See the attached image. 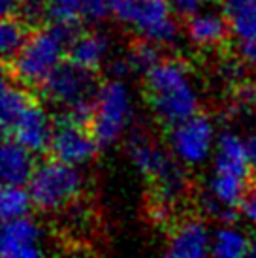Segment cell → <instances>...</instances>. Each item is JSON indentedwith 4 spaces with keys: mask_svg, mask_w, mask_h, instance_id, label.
<instances>
[{
    "mask_svg": "<svg viewBox=\"0 0 256 258\" xmlns=\"http://www.w3.org/2000/svg\"><path fill=\"white\" fill-rule=\"evenodd\" d=\"M149 106L158 121L173 126L200 111V94L181 60L160 58L145 74Z\"/></svg>",
    "mask_w": 256,
    "mask_h": 258,
    "instance_id": "obj_1",
    "label": "cell"
},
{
    "mask_svg": "<svg viewBox=\"0 0 256 258\" xmlns=\"http://www.w3.org/2000/svg\"><path fill=\"white\" fill-rule=\"evenodd\" d=\"M76 36V25L53 21L45 29L30 32L19 53L12 58V74L23 85L40 87L64 62V55H68Z\"/></svg>",
    "mask_w": 256,
    "mask_h": 258,
    "instance_id": "obj_2",
    "label": "cell"
},
{
    "mask_svg": "<svg viewBox=\"0 0 256 258\" xmlns=\"http://www.w3.org/2000/svg\"><path fill=\"white\" fill-rule=\"evenodd\" d=\"M126 153L136 170L143 177L153 181L162 206L171 200H177L185 192L186 173L181 166L183 162L173 153H168L140 132H134L128 140Z\"/></svg>",
    "mask_w": 256,
    "mask_h": 258,
    "instance_id": "obj_3",
    "label": "cell"
},
{
    "mask_svg": "<svg viewBox=\"0 0 256 258\" xmlns=\"http://www.w3.org/2000/svg\"><path fill=\"white\" fill-rule=\"evenodd\" d=\"M134 102L124 79L109 78L94 94L93 130L100 147H111L121 140L132 124Z\"/></svg>",
    "mask_w": 256,
    "mask_h": 258,
    "instance_id": "obj_4",
    "label": "cell"
},
{
    "mask_svg": "<svg viewBox=\"0 0 256 258\" xmlns=\"http://www.w3.org/2000/svg\"><path fill=\"white\" fill-rule=\"evenodd\" d=\"M111 15L143 40L171 43L177 38V21L170 0H111Z\"/></svg>",
    "mask_w": 256,
    "mask_h": 258,
    "instance_id": "obj_5",
    "label": "cell"
},
{
    "mask_svg": "<svg viewBox=\"0 0 256 258\" xmlns=\"http://www.w3.org/2000/svg\"><path fill=\"white\" fill-rule=\"evenodd\" d=\"M27 188L38 209L58 211L70 206L79 196L83 188V175L79 172V166L53 158L36 166Z\"/></svg>",
    "mask_w": 256,
    "mask_h": 258,
    "instance_id": "obj_6",
    "label": "cell"
},
{
    "mask_svg": "<svg viewBox=\"0 0 256 258\" xmlns=\"http://www.w3.org/2000/svg\"><path fill=\"white\" fill-rule=\"evenodd\" d=\"M217 132L211 119L198 111L170 126V151L185 166H200L215 153Z\"/></svg>",
    "mask_w": 256,
    "mask_h": 258,
    "instance_id": "obj_7",
    "label": "cell"
},
{
    "mask_svg": "<svg viewBox=\"0 0 256 258\" xmlns=\"http://www.w3.org/2000/svg\"><path fill=\"white\" fill-rule=\"evenodd\" d=\"M40 87L43 96L60 108H72L81 102L94 100L98 91L94 72L74 64L72 60L62 62Z\"/></svg>",
    "mask_w": 256,
    "mask_h": 258,
    "instance_id": "obj_8",
    "label": "cell"
},
{
    "mask_svg": "<svg viewBox=\"0 0 256 258\" xmlns=\"http://www.w3.org/2000/svg\"><path fill=\"white\" fill-rule=\"evenodd\" d=\"M53 121H55V126H53V136L49 142V153L53 155V158L72 166L89 164L100 149L93 130H89V126L68 121L60 115H57Z\"/></svg>",
    "mask_w": 256,
    "mask_h": 258,
    "instance_id": "obj_9",
    "label": "cell"
},
{
    "mask_svg": "<svg viewBox=\"0 0 256 258\" xmlns=\"http://www.w3.org/2000/svg\"><path fill=\"white\" fill-rule=\"evenodd\" d=\"M42 252V228L34 219L27 215L0 222V256L30 258Z\"/></svg>",
    "mask_w": 256,
    "mask_h": 258,
    "instance_id": "obj_10",
    "label": "cell"
},
{
    "mask_svg": "<svg viewBox=\"0 0 256 258\" xmlns=\"http://www.w3.org/2000/svg\"><path fill=\"white\" fill-rule=\"evenodd\" d=\"M53 126H55V121L49 117V113L32 100L29 108L17 117V121L12 124L10 130L17 142H21L36 155V153L49 151Z\"/></svg>",
    "mask_w": 256,
    "mask_h": 258,
    "instance_id": "obj_11",
    "label": "cell"
},
{
    "mask_svg": "<svg viewBox=\"0 0 256 258\" xmlns=\"http://www.w3.org/2000/svg\"><path fill=\"white\" fill-rule=\"evenodd\" d=\"M213 234L200 219H186L173 228L166 254L173 258H202L211 254Z\"/></svg>",
    "mask_w": 256,
    "mask_h": 258,
    "instance_id": "obj_12",
    "label": "cell"
},
{
    "mask_svg": "<svg viewBox=\"0 0 256 258\" xmlns=\"http://www.w3.org/2000/svg\"><path fill=\"white\" fill-rule=\"evenodd\" d=\"M34 153L15 138L0 140V183L25 185L34 172Z\"/></svg>",
    "mask_w": 256,
    "mask_h": 258,
    "instance_id": "obj_13",
    "label": "cell"
},
{
    "mask_svg": "<svg viewBox=\"0 0 256 258\" xmlns=\"http://www.w3.org/2000/svg\"><path fill=\"white\" fill-rule=\"evenodd\" d=\"M215 172L235 173L241 177H249L250 157L247 149V140L232 130H224L217 136V145L213 153Z\"/></svg>",
    "mask_w": 256,
    "mask_h": 258,
    "instance_id": "obj_14",
    "label": "cell"
},
{
    "mask_svg": "<svg viewBox=\"0 0 256 258\" xmlns=\"http://www.w3.org/2000/svg\"><path fill=\"white\" fill-rule=\"evenodd\" d=\"M111 49V40L104 32H83L72 40L70 49H68V60L74 64L81 66L85 70L96 72L98 68L106 64Z\"/></svg>",
    "mask_w": 256,
    "mask_h": 258,
    "instance_id": "obj_15",
    "label": "cell"
},
{
    "mask_svg": "<svg viewBox=\"0 0 256 258\" xmlns=\"http://www.w3.org/2000/svg\"><path fill=\"white\" fill-rule=\"evenodd\" d=\"M230 27L224 14L198 12L186 19V38L198 47H215L226 40Z\"/></svg>",
    "mask_w": 256,
    "mask_h": 258,
    "instance_id": "obj_16",
    "label": "cell"
},
{
    "mask_svg": "<svg viewBox=\"0 0 256 258\" xmlns=\"http://www.w3.org/2000/svg\"><path fill=\"white\" fill-rule=\"evenodd\" d=\"M230 32L239 42L256 43V0H221Z\"/></svg>",
    "mask_w": 256,
    "mask_h": 258,
    "instance_id": "obj_17",
    "label": "cell"
},
{
    "mask_svg": "<svg viewBox=\"0 0 256 258\" xmlns=\"http://www.w3.org/2000/svg\"><path fill=\"white\" fill-rule=\"evenodd\" d=\"M206 194H209L213 200L226 208H241L247 198V177L235 175V173L213 172L207 183Z\"/></svg>",
    "mask_w": 256,
    "mask_h": 258,
    "instance_id": "obj_18",
    "label": "cell"
},
{
    "mask_svg": "<svg viewBox=\"0 0 256 258\" xmlns=\"http://www.w3.org/2000/svg\"><path fill=\"white\" fill-rule=\"evenodd\" d=\"M250 239L243 230L235 228L232 222L222 224L213 234L211 254L219 258H239L249 254Z\"/></svg>",
    "mask_w": 256,
    "mask_h": 258,
    "instance_id": "obj_19",
    "label": "cell"
},
{
    "mask_svg": "<svg viewBox=\"0 0 256 258\" xmlns=\"http://www.w3.org/2000/svg\"><path fill=\"white\" fill-rule=\"evenodd\" d=\"M34 206L29 188L23 185L0 183V222L27 217Z\"/></svg>",
    "mask_w": 256,
    "mask_h": 258,
    "instance_id": "obj_20",
    "label": "cell"
},
{
    "mask_svg": "<svg viewBox=\"0 0 256 258\" xmlns=\"http://www.w3.org/2000/svg\"><path fill=\"white\" fill-rule=\"evenodd\" d=\"M30 94L17 85L4 83L0 85V121L12 128V124L17 121V117L30 106Z\"/></svg>",
    "mask_w": 256,
    "mask_h": 258,
    "instance_id": "obj_21",
    "label": "cell"
},
{
    "mask_svg": "<svg viewBox=\"0 0 256 258\" xmlns=\"http://www.w3.org/2000/svg\"><path fill=\"white\" fill-rule=\"evenodd\" d=\"M29 34L23 21L14 17H0V60L14 58Z\"/></svg>",
    "mask_w": 256,
    "mask_h": 258,
    "instance_id": "obj_22",
    "label": "cell"
},
{
    "mask_svg": "<svg viewBox=\"0 0 256 258\" xmlns=\"http://www.w3.org/2000/svg\"><path fill=\"white\" fill-rule=\"evenodd\" d=\"M157 45L158 43L142 38V42L134 43L124 53V60L130 68V74H143L145 76L153 66L157 64L160 60V53H158Z\"/></svg>",
    "mask_w": 256,
    "mask_h": 258,
    "instance_id": "obj_23",
    "label": "cell"
},
{
    "mask_svg": "<svg viewBox=\"0 0 256 258\" xmlns=\"http://www.w3.org/2000/svg\"><path fill=\"white\" fill-rule=\"evenodd\" d=\"M47 17L53 23L78 25L79 21H83L81 0H49L47 2Z\"/></svg>",
    "mask_w": 256,
    "mask_h": 258,
    "instance_id": "obj_24",
    "label": "cell"
},
{
    "mask_svg": "<svg viewBox=\"0 0 256 258\" xmlns=\"http://www.w3.org/2000/svg\"><path fill=\"white\" fill-rule=\"evenodd\" d=\"M81 15L87 23H100L111 15V0H81Z\"/></svg>",
    "mask_w": 256,
    "mask_h": 258,
    "instance_id": "obj_25",
    "label": "cell"
},
{
    "mask_svg": "<svg viewBox=\"0 0 256 258\" xmlns=\"http://www.w3.org/2000/svg\"><path fill=\"white\" fill-rule=\"evenodd\" d=\"M47 2L49 0H17L19 14L25 17V21H40L43 15H47Z\"/></svg>",
    "mask_w": 256,
    "mask_h": 258,
    "instance_id": "obj_26",
    "label": "cell"
},
{
    "mask_svg": "<svg viewBox=\"0 0 256 258\" xmlns=\"http://www.w3.org/2000/svg\"><path fill=\"white\" fill-rule=\"evenodd\" d=\"M171 8H173V12L175 15L179 17H192V15H196L198 12L204 10V4H206V0H170Z\"/></svg>",
    "mask_w": 256,
    "mask_h": 258,
    "instance_id": "obj_27",
    "label": "cell"
},
{
    "mask_svg": "<svg viewBox=\"0 0 256 258\" xmlns=\"http://www.w3.org/2000/svg\"><path fill=\"white\" fill-rule=\"evenodd\" d=\"M241 211H243V215H245V219H247L250 224L256 226V192L249 194V196L245 198V202H243V206H241Z\"/></svg>",
    "mask_w": 256,
    "mask_h": 258,
    "instance_id": "obj_28",
    "label": "cell"
},
{
    "mask_svg": "<svg viewBox=\"0 0 256 258\" xmlns=\"http://www.w3.org/2000/svg\"><path fill=\"white\" fill-rule=\"evenodd\" d=\"M241 55L252 66V74H254V83H256V43H245V45H241Z\"/></svg>",
    "mask_w": 256,
    "mask_h": 258,
    "instance_id": "obj_29",
    "label": "cell"
},
{
    "mask_svg": "<svg viewBox=\"0 0 256 258\" xmlns=\"http://www.w3.org/2000/svg\"><path fill=\"white\" fill-rule=\"evenodd\" d=\"M19 12L17 0H0V17H14Z\"/></svg>",
    "mask_w": 256,
    "mask_h": 258,
    "instance_id": "obj_30",
    "label": "cell"
},
{
    "mask_svg": "<svg viewBox=\"0 0 256 258\" xmlns=\"http://www.w3.org/2000/svg\"><path fill=\"white\" fill-rule=\"evenodd\" d=\"M247 149H249V157L252 166L256 168V130L250 132V136L247 138Z\"/></svg>",
    "mask_w": 256,
    "mask_h": 258,
    "instance_id": "obj_31",
    "label": "cell"
},
{
    "mask_svg": "<svg viewBox=\"0 0 256 258\" xmlns=\"http://www.w3.org/2000/svg\"><path fill=\"white\" fill-rule=\"evenodd\" d=\"M4 83H8L6 81V68L2 66V60H0V85H4Z\"/></svg>",
    "mask_w": 256,
    "mask_h": 258,
    "instance_id": "obj_32",
    "label": "cell"
},
{
    "mask_svg": "<svg viewBox=\"0 0 256 258\" xmlns=\"http://www.w3.org/2000/svg\"><path fill=\"white\" fill-rule=\"evenodd\" d=\"M250 256H256V236L250 237V251H249Z\"/></svg>",
    "mask_w": 256,
    "mask_h": 258,
    "instance_id": "obj_33",
    "label": "cell"
},
{
    "mask_svg": "<svg viewBox=\"0 0 256 258\" xmlns=\"http://www.w3.org/2000/svg\"><path fill=\"white\" fill-rule=\"evenodd\" d=\"M6 130H8V126L0 121V140H2V138H6Z\"/></svg>",
    "mask_w": 256,
    "mask_h": 258,
    "instance_id": "obj_34",
    "label": "cell"
},
{
    "mask_svg": "<svg viewBox=\"0 0 256 258\" xmlns=\"http://www.w3.org/2000/svg\"><path fill=\"white\" fill-rule=\"evenodd\" d=\"M254 183H256V175H254Z\"/></svg>",
    "mask_w": 256,
    "mask_h": 258,
    "instance_id": "obj_35",
    "label": "cell"
}]
</instances>
